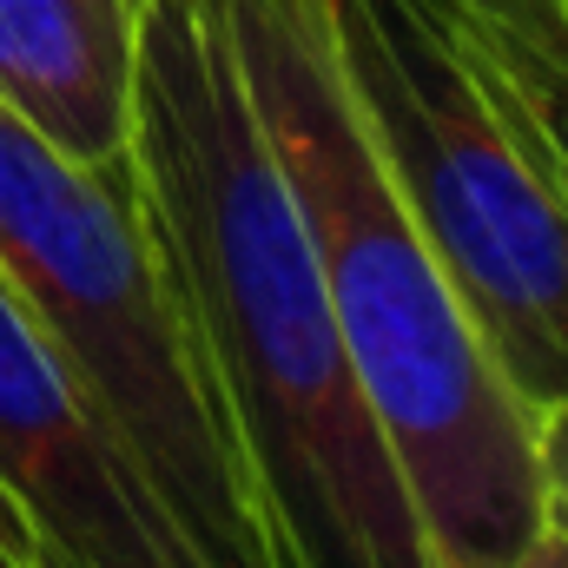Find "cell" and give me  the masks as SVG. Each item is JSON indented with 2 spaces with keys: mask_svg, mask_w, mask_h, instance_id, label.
<instances>
[{
  "mask_svg": "<svg viewBox=\"0 0 568 568\" xmlns=\"http://www.w3.org/2000/svg\"><path fill=\"white\" fill-rule=\"evenodd\" d=\"M133 172L272 568H443L371 417L219 0H145Z\"/></svg>",
  "mask_w": 568,
  "mask_h": 568,
  "instance_id": "cell-1",
  "label": "cell"
},
{
  "mask_svg": "<svg viewBox=\"0 0 568 568\" xmlns=\"http://www.w3.org/2000/svg\"><path fill=\"white\" fill-rule=\"evenodd\" d=\"M304 212L357 390L443 568H509L549 523L536 424L404 212L331 53L324 0H219Z\"/></svg>",
  "mask_w": 568,
  "mask_h": 568,
  "instance_id": "cell-2",
  "label": "cell"
},
{
  "mask_svg": "<svg viewBox=\"0 0 568 568\" xmlns=\"http://www.w3.org/2000/svg\"><path fill=\"white\" fill-rule=\"evenodd\" d=\"M404 212L529 424L568 397V185L463 0H324Z\"/></svg>",
  "mask_w": 568,
  "mask_h": 568,
  "instance_id": "cell-3",
  "label": "cell"
},
{
  "mask_svg": "<svg viewBox=\"0 0 568 568\" xmlns=\"http://www.w3.org/2000/svg\"><path fill=\"white\" fill-rule=\"evenodd\" d=\"M0 278L106 404L205 568H272L252 476L192 344L133 152L87 165L0 106Z\"/></svg>",
  "mask_w": 568,
  "mask_h": 568,
  "instance_id": "cell-4",
  "label": "cell"
},
{
  "mask_svg": "<svg viewBox=\"0 0 568 568\" xmlns=\"http://www.w3.org/2000/svg\"><path fill=\"white\" fill-rule=\"evenodd\" d=\"M0 483L53 568H205L106 404L0 278Z\"/></svg>",
  "mask_w": 568,
  "mask_h": 568,
  "instance_id": "cell-5",
  "label": "cell"
},
{
  "mask_svg": "<svg viewBox=\"0 0 568 568\" xmlns=\"http://www.w3.org/2000/svg\"><path fill=\"white\" fill-rule=\"evenodd\" d=\"M145 0H0V106L87 165L133 152Z\"/></svg>",
  "mask_w": 568,
  "mask_h": 568,
  "instance_id": "cell-6",
  "label": "cell"
},
{
  "mask_svg": "<svg viewBox=\"0 0 568 568\" xmlns=\"http://www.w3.org/2000/svg\"><path fill=\"white\" fill-rule=\"evenodd\" d=\"M476 27H483V20H476ZM483 40H489V53H496V67H503L509 93H516L523 113L536 120V133H542V145H549L556 179L568 185V67L562 60L529 53V47H516V40H503L496 27H483Z\"/></svg>",
  "mask_w": 568,
  "mask_h": 568,
  "instance_id": "cell-7",
  "label": "cell"
},
{
  "mask_svg": "<svg viewBox=\"0 0 568 568\" xmlns=\"http://www.w3.org/2000/svg\"><path fill=\"white\" fill-rule=\"evenodd\" d=\"M483 27H496L503 40L542 53V60H562L568 67V13L562 0H463Z\"/></svg>",
  "mask_w": 568,
  "mask_h": 568,
  "instance_id": "cell-8",
  "label": "cell"
},
{
  "mask_svg": "<svg viewBox=\"0 0 568 568\" xmlns=\"http://www.w3.org/2000/svg\"><path fill=\"white\" fill-rule=\"evenodd\" d=\"M536 476H542L549 523H562L568 529V397L536 417Z\"/></svg>",
  "mask_w": 568,
  "mask_h": 568,
  "instance_id": "cell-9",
  "label": "cell"
},
{
  "mask_svg": "<svg viewBox=\"0 0 568 568\" xmlns=\"http://www.w3.org/2000/svg\"><path fill=\"white\" fill-rule=\"evenodd\" d=\"M0 568H53V562H47L40 529L27 523V509L13 503V489H7V483H0Z\"/></svg>",
  "mask_w": 568,
  "mask_h": 568,
  "instance_id": "cell-10",
  "label": "cell"
},
{
  "mask_svg": "<svg viewBox=\"0 0 568 568\" xmlns=\"http://www.w3.org/2000/svg\"><path fill=\"white\" fill-rule=\"evenodd\" d=\"M509 568H568V529L562 523H542V536H536Z\"/></svg>",
  "mask_w": 568,
  "mask_h": 568,
  "instance_id": "cell-11",
  "label": "cell"
},
{
  "mask_svg": "<svg viewBox=\"0 0 568 568\" xmlns=\"http://www.w3.org/2000/svg\"><path fill=\"white\" fill-rule=\"evenodd\" d=\"M562 13H568V0H562Z\"/></svg>",
  "mask_w": 568,
  "mask_h": 568,
  "instance_id": "cell-12",
  "label": "cell"
}]
</instances>
